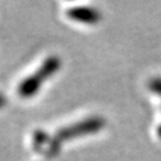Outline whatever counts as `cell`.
I'll return each mask as SVG.
<instances>
[{"instance_id": "cell-1", "label": "cell", "mask_w": 161, "mask_h": 161, "mask_svg": "<svg viewBox=\"0 0 161 161\" xmlns=\"http://www.w3.org/2000/svg\"><path fill=\"white\" fill-rule=\"evenodd\" d=\"M5 104H6V98H5V96H3V94L0 93V109H3V108L5 106Z\"/></svg>"}]
</instances>
